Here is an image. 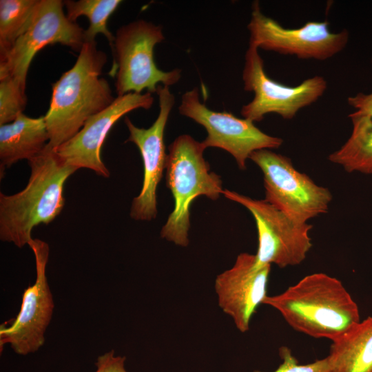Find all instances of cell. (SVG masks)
<instances>
[{"instance_id":"8fae6325","label":"cell","mask_w":372,"mask_h":372,"mask_svg":"<svg viewBox=\"0 0 372 372\" xmlns=\"http://www.w3.org/2000/svg\"><path fill=\"white\" fill-rule=\"evenodd\" d=\"M36 263V280L23 291L20 311L12 323L0 327V351L9 344L14 353L26 355L37 352L45 342V333L54 309L46 276L50 248L47 242L32 238L28 245Z\"/></svg>"},{"instance_id":"8992f818","label":"cell","mask_w":372,"mask_h":372,"mask_svg":"<svg viewBox=\"0 0 372 372\" xmlns=\"http://www.w3.org/2000/svg\"><path fill=\"white\" fill-rule=\"evenodd\" d=\"M249 159L263 174L265 200L298 224L325 214L332 200L329 189L297 170L291 159L271 149L252 152Z\"/></svg>"},{"instance_id":"cb8c5ba5","label":"cell","mask_w":372,"mask_h":372,"mask_svg":"<svg viewBox=\"0 0 372 372\" xmlns=\"http://www.w3.org/2000/svg\"><path fill=\"white\" fill-rule=\"evenodd\" d=\"M347 101L349 105L355 109V111L364 114L372 119V92L358 93L349 97Z\"/></svg>"},{"instance_id":"7402d4cb","label":"cell","mask_w":372,"mask_h":372,"mask_svg":"<svg viewBox=\"0 0 372 372\" xmlns=\"http://www.w3.org/2000/svg\"><path fill=\"white\" fill-rule=\"evenodd\" d=\"M279 355L282 362L273 372H331L329 358L327 356L313 362L300 364L287 347L279 348ZM254 372H263L254 371Z\"/></svg>"},{"instance_id":"d6986e66","label":"cell","mask_w":372,"mask_h":372,"mask_svg":"<svg viewBox=\"0 0 372 372\" xmlns=\"http://www.w3.org/2000/svg\"><path fill=\"white\" fill-rule=\"evenodd\" d=\"M121 2V0H68L63 1V5L66 8V16L71 21L75 22L83 15L88 19L90 25L84 32L85 41H95L98 34H103L113 52L115 36L108 30L107 23Z\"/></svg>"},{"instance_id":"e0dca14e","label":"cell","mask_w":372,"mask_h":372,"mask_svg":"<svg viewBox=\"0 0 372 372\" xmlns=\"http://www.w3.org/2000/svg\"><path fill=\"white\" fill-rule=\"evenodd\" d=\"M331 372H372V316L332 342Z\"/></svg>"},{"instance_id":"9a60e30c","label":"cell","mask_w":372,"mask_h":372,"mask_svg":"<svg viewBox=\"0 0 372 372\" xmlns=\"http://www.w3.org/2000/svg\"><path fill=\"white\" fill-rule=\"evenodd\" d=\"M270 271V265L258 266L255 254L243 252L215 280L218 304L241 333L249 331L252 316L267 296Z\"/></svg>"},{"instance_id":"7c38bea8","label":"cell","mask_w":372,"mask_h":372,"mask_svg":"<svg viewBox=\"0 0 372 372\" xmlns=\"http://www.w3.org/2000/svg\"><path fill=\"white\" fill-rule=\"evenodd\" d=\"M197 87L185 92L181 97L179 113L203 126L207 133L202 142L207 147L223 149L233 156L240 169H246V162L256 150L278 149L283 140L267 134L254 122L240 118L226 112L209 110L200 101Z\"/></svg>"},{"instance_id":"5bb4252c","label":"cell","mask_w":372,"mask_h":372,"mask_svg":"<svg viewBox=\"0 0 372 372\" xmlns=\"http://www.w3.org/2000/svg\"><path fill=\"white\" fill-rule=\"evenodd\" d=\"M154 103L152 93L130 92L118 96L101 112L90 116L70 139L56 147L57 154L69 165L93 170L105 178L110 172L104 165L101 151L103 142L117 121L130 112L149 109Z\"/></svg>"},{"instance_id":"52a82bcc","label":"cell","mask_w":372,"mask_h":372,"mask_svg":"<svg viewBox=\"0 0 372 372\" xmlns=\"http://www.w3.org/2000/svg\"><path fill=\"white\" fill-rule=\"evenodd\" d=\"M228 199L247 208L254 218L258 231V266L275 264L280 268L294 266L304 260L312 243V225L298 224L265 200H256L224 189Z\"/></svg>"},{"instance_id":"7a4b0ae2","label":"cell","mask_w":372,"mask_h":372,"mask_svg":"<svg viewBox=\"0 0 372 372\" xmlns=\"http://www.w3.org/2000/svg\"><path fill=\"white\" fill-rule=\"evenodd\" d=\"M28 163L30 175L25 188L12 195L0 193V239L19 248L28 245L34 227L48 225L59 215L65 205V183L77 170L48 145Z\"/></svg>"},{"instance_id":"2e32d148","label":"cell","mask_w":372,"mask_h":372,"mask_svg":"<svg viewBox=\"0 0 372 372\" xmlns=\"http://www.w3.org/2000/svg\"><path fill=\"white\" fill-rule=\"evenodd\" d=\"M49 142L44 116L31 118L23 113L0 126L1 175L19 161H29L41 153Z\"/></svg>"},{"instance_id":"603a6c76","label":"cell","mask_w":372,"mask_h":372,"mask_svg":"<svg viewBox=\"0 0 372 372\" xmlns=\"http://www.w3.org/2000/svg\"><path fill=\"white\" fill-rule=\"evenodd\" d=\"M125 360V356L116 355L114 351L111 350L97 358L95 372H127Z\"/></svg>"},{"instance_id":"30bf717a","label":"cell","mask_w":372,"mask_h":372,"mask_svg":"<svg viewBox=\"0 0 372 372\" xmlns=\"http://www.w3.org/2000/svg\"><path fill=\"white\" fill-rule=\"evenodd\" d=\"M247 29L249 44L302 59H328L345 48L349 37L347 30L331 32L327 21H309L298 28H285L262 14L258 1L252 4Z\"/></svg>"},{"instance_id":"ac0fdd59","label":"cell","mask_w":372,"mask_h":372,"mask_svg":"<svg viewBox=\"0 0 372 372\" xmlns=\"http://www.w3.org/2000/svg\"><path fill=\"white\" fill-rule=\"evenodd\" d=\"M349 117L352 124L351 134L328 158L347 172L372 174V119L358 111L351 113Z\"/></svg>"},{"instance_id":"4fadbf2b","label":"cell","mask_w":372,"mask_h":372,"mask_svg":"<svg viewBox=\"0 0 372 372\" xmlns=\"http://www.w3.org/2000/svg\"><path fill=\"white\" fill-rule=\"evenodd\" d=\"M159 113L154 123L147 129L133 124L128 117L125 123L129 131L127 142L134 143L139 149L143 161V181L140 194L135 197L130 208V216L136 220L149 221L157 215L156 190L166 169L167 154L165 152L164 132L175 103L174 94L168 86L159 85Z\"/></svg>"},{"instance_id":"9c48e42d","label":"cell","mask_w":372,"mask_h":372,"mask_svg":"<svg viewBox=\"0 0 372 372\" xmlns=\"http://www.w3.org/2000/svg\"><path fill=\"white\" fill-rule=\"evenodd\" d=\"M61 0H40L28 30L0 56V78L14 79L25 90L26 77L36 54L50 44L60 43L80 51L85 30L68 19Z\"/></svg>"},{"instance_id":"6da1fadb","label":"cell","mask_w":372,"mask_h":372,"mask_svg":"<svg viewBox=\"0 0 372 372\" xmlns=\"http://www.w3.org/2000/svg\"><path fill=\"white\" fill-rule=\"evenodd\" d=\"M262 304L276 309L294 330L331 342L360 322L358 304L341 281L324 273L304 276Z\"/></svg>"},{"instance_id":"3957f363","label":"cell","mask_w":372,"mask_h":372,"mask_svg":"<svg viewBox=\"0 0 372 372\" xmlns=\"http://www.w3.org/2000/svg\"><path fill=\"white\" fill-rule=\"evenodd\" d=\"M107 62L96 41H85L73 67L52 85L50 107L44 116L48 145L56 149L73 137L92 116L115 99L109 83L101 76Z\"/></svg>"},{"instance_id":"ba28073f","label":"cell","mask_w":372,"mask_h":372,"mask_svg":"<svg viewBox=\"0 0 372 372\" xmlns=\"http://www.w3.org/2000/svg\"><path fill=\"white\" fill-rule=\"evenodd\" d=\"M242 71L244 89L253 92L251 101L242 106V116L253 122L260 121L270 113L284 119H292L300 110L316 101L324 93L327 81L315 76L291 87L279 83L267 76L258 48L249 44Z\"/></svg>"},{"instance_id":"5b68a950","label":"cell","mask_w":372,"mask_h":372,"mask_svg":"<svg viewBox=\"0 0 372 372\" xmlns=\"http://www.w3.org/2000/svg\"><path fill=\"white\" fill-rule=\"evenodd\" d=\"M165 37L162 27L143 19L117 30L114 43L113 63L109 74L116 76L118 96L130 92H156L159 85L171 86L180 79L181 70H160L154 59V49Z\"/></svg>"},{"instance_id":"44dd1931","label":"cell","mask_w":372,"mask_h":372,"mask_svg":"<svg viewBox=\"0 0 372 372\" xmlns=\"http://www.w3.org/2000/svg\"><path fill=\"white\" fill-rule=\"evenodd\" d=\"M25 90L13 78H0V125L12 122L25 108Z\"/></svg>"},{"instance_id":"277c9868","label":"cell","mask_w":372,"mask_h":372,"mask_svg":"<svg viewBox=\"0 0 372 372\" xmlns=\"http://www.w3.org/2000/svg\"><path fill=\"white\" fill-rule=\"evenodd\" d=\"M202 142L188 134L178 136L169 146L166 185L174 200V207L161 231V238L177 246L187 247L193 200L205 196L217 200L223 194L220 176L210 171Z\"/></svg>"},{"instance_id":"ffe728a7","label":"cell","mask_w":372,"mask_h":372,"mask_svg":"<svg viewBox=\"0 0 372 372\" xmlns=\"http://www.w3.org/2000/svg\"><path fill=\"white\" fill-rule=\"evenodd\" d=\"M40 0L0 1V56L29 28Z\"/></svg>"}]
</instances>
